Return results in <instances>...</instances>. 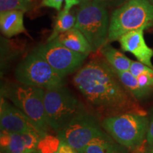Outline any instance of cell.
I'll list each match as a JSON object with an SVG mask.
<instances>
[{
  "label": "cell",
  "mask_w": 153,
  "mask_h": 153,
  "mask_svg": "<svg viewBox=\"0 0 153 153\" xmlns=\"http://www.w3.org/2000/svg\"><path fill=\"white\" fill-rule=\"evenodd\" d=\"M75 87L91 106L110 116L142 112L106 61L92 60L78 70Z\"/></svg>",
  "instance_id": "obj_1"
},
{
  "label": "cell",
  "mask_w": 153,
  "mask_h": 153,
  "mask_svg": "<svg viewBox=\"0 0 153 153\" xmlns=\"http://www.w3.org/2000/svg\"><path fill=\"white\" fill-rule=\"evenodd\" d=\"M150 120L143 111L107 116L101 126L113 139L128 150L139 148L147 136Z\"/></svg>",
  "instance_id": "obj_2"
},
{
  "label": "cell",
  "mask_w": 153,
  "mask_h": 153,
  "mask_svg": "<svg viewBox=\"0 0 153 153\" xmlns=\"http://www.w3.org/2000/svg\"><path fill=\"white\" fill-rule=\"evenodd\" d=\"M153 25V5L149 0H128L113 11L108 28V41H116L124 34Z\"/></svg>",
  "instance_id": "obj_3"
},
{
  "label": "cell",
  "mask_w": 153,
  "mask_h": 153,
  "mask_svg": "<svg viewBox=\"0 0 153 153\" xmlns=\"http://www.w3.org/2000/svg\"><path fill=\"white\" fill-rule=\"evenodd\" d=\"M76 19L74 27L85 36L94 51L106 45L110 22L106 8L94 0L81 3Z\"/></svg>",
  "instance_id": "obj_4"
},
{
  "label": "cell",
  "mask_w": 153,
  "mask_h": 153,
  "mask_svg": "<svg viewBox=\"0 0 153 153\" xmlns=\"http://www.w3.org/2000/svg\"><path fill=\"white\" fill-rule=\"evenodd\" d=\"M45 89L23 84L5 86L1 93L14 106L26 115L39 128L48 133L51 128L45 116L44 97Z\"/></svg>",
  "instance_id": "obj_5"
},
{
  "label": "cell",
  "mask_w": 153,
  "mask_h": 153,
  "mask_svg": "<svg viewBox=\"0 0 153 153\" xmlns=\"http://www.w3.org/2000/svg\"><path fill=\"white\" fill-rule=\"evenodd\" d=\"M44 106L48 123L56 133L85 110L81 103L64 86L45 90Z\"/></svg>",
  "instance_id": "obj_6"
},
{
  "label": "cell",
  "mask_w": 153,
  "mask_h": 153,
  "mask_svg": "<svg viewBox=\"0 0 153 153\" xmlns=\"http://www.w3.org/2000/svg\"><path fill=\"white\" fill-rule=\"evenodd\" d=\"M19 83L48 90L64 86V77L58 74L50 64L35 51L19 63L15 70Z\"/></svg>",
  "instance_id": "obj_7"
},
{
  "label": "cell",
  "mask_w": 153,
  "mask_h": 153,
  "mask_svg": "<svg viewBox=\"0 0 153 153\" xmlns=\"http://www.w3.org/2000/svg\"><path fill=\"white\" fill-rule=\"evenodd\" d=\"M102 128L93 115L84 110L57 133V137L79 152L91 143L111 137Z\"/></svg>",
  "instance_id": "obj_8"
},
{
  "label": "cell",
  "mask_w": 153,
  "mask_h": 153,
  "mask_svg": "<svg viewBox=\"0 0 153 153\" xmlns=\"http://www.w3.org/2000/svg\"><path fill=\"white\" fill-rule=\"evenodd\" d=\"M34 51L64 78L81 68L88 56L68 48L56 39L39 45Z\"/></svg>",
  "instance_id": "obj_9"
},
{
  "label": "cell",
  "mask_w": 153,
  "mask_h": 153,
  "mask_svg": "<svg viewBox=\"0 0 153 153\" xmlns=\"http://www.w3.org/2000/svg\"><path fill=\"white\" fill-rule=\"evenodd\" d=\"M0 127L1 131L9 133H33L43 137L47 136V133L39 128L22 111L7 102L4 97H1Z\"/></svg>",
  "instance_id": "obj_10"
},
{
  "label": "cell",
  "mask_w": 153,
  "mask_h": 153,
  "mask_svg": "<svg viewBox=\"0 0 153 153\" xmlns=\"http://www.w3.org/2000/svg\"><path fill=\"white\" fill-rule=\"evenodd\" d=\"M140 28L124 34L118 40L123 51L129 52L145 65L153 68V50L147 45L144 38V30Z\"/></svg>",
  "instance_id": "obj_11"
},
{
  "label": "cell",
  "mask_w": 153,
  "mask_h": 153,
  "mask_svg": "<svg viewBox=\"0 0 153 153\" xmlns=\"http://www.w3.org/2000/svg\"><path fill=\"white\" fill-rule=\"evenodd\" d=\"M43 137L36 133L1 131V148L5 153H35Z\"/></svg>",
  "instance_id": "obj_12"
},
{
  "label": "cell",
  "mask_w": 153,
  "mask_h": 153,
  "mask_svg": "<svg viewBox=\"0 0 153 153\" xmlns=\"http://www.w3.org/2000/svg\"><path fill=\"white\" fill-rule=\"evenodd\" d=\"M24 14L22 11H7L0 14L1 31L7 37L10 38L26 30L24 24Z\"/></svg>",
  "instance_id": "obj_13"
},
{
  "label": "cell",
  "mask_w": 153,
  "mask_h": 153,
  "mask_svg": "<svg viewBox=\"0 0 153 153\" xmlns=\"http://www.w3.org/2000/svg\"><path fill=\"white\" fill-rule=\"evenodd\" d=\"M55 39L74 52L89 55L94 51L85 36L74 27L60 34Z\"/></svg>",
  "instance_id": "obj_14"
},
{
  "label": "cell",
  "mask_w": 153,
  "mask_h": 153,
  "mask_svg": "<svg viewBox=\"0 0 153 153\" xmlns=\"http://www.w3.org/2000/svg\"><path fill=\"white\" fill-rule=\"evenodd\" d=\"M106 61L114 70L118 72L129 71L132 60L111 45H105L101 49Z\"/></svg>",
  "instance_id": "obj_15"
},
{
  "label": "cell",
  "mask_w": 153,
  "mask_h": 153,
  "mask_svg": "<svg viewBox=\"0 0 153 153\" xmlns=\"http://www.w3.org/2000/svg\"><path fill=\"white\" fill-rule=\"evenodd\" d=\"M115 72L126 90L135 98L142 99L150 93V91L143 89L140 85L137 78L133 76L129 71L118 72L115 70Z\"/></svg>",
  "instance_id": "obj_16"
},
{
  "label": "cell",
  "mask_w": 153,
  "mask_h": 153,
  "mask_svg": "<svg viewBox=\"0 0 153 153\" xmlns=\"http://www.w3.org/2000/svg\"><path fill=\"white\" fill-rule=\"evenodd\" d=\"M127 150L111 137L91 143L79 153H128Z\"/></svg>",
  "instance_id": "obj_17"
},
{
  "label": "cell",
  "mask_w": 153,
  "mask_h": 153,
  "mask_svg": "<svg viewBox=\"0 0 153 153\" xmlns=\"http://www.w3.org/2000/svg\"><path fill=\"white\" fill-rule=\"evenodd\" d=\"M76 17L70 14V11L65 9L59 11L54 25L53 32L48 38L47 42H51L55 39L60 34L68 31L74 28L76 24Z\"/></svg>",
  "instance_id": "obj_18"
},
{
  "label": "cell",
  "mask_w": 153,
  "mask_h": 153,
  "mask_svg": "<svg viewBox=\"0 0 153 153\" xmlns=\"http://www.w3.org/2000/svg\"><path fill=\"white\" fill-rule=\"evenodd\" d=\"M30 5L31 0H0V11L18 10L25 12L30 9Z\"/></svg>",
  "instance_id": "obj_19"
},
{
  "label": "cell",
  "mask_w": 153,
  "mask_h": 153,
  "mask_svg": "<svg viewBox=\"0 0 153 153\" xmlns=\"http://www.w3.org/2000/svg\"><path fill=\"white\" fill-rule=\"evenodd\" d=\"M140 85L143 89L151 91L153 89V68H149L140 75L137 76Z\"/></svg>",
  "instance_id": "obj_20"
},
{
  "label": "cell",
  "mask_w": 153,
  "mask_h": 153,
  "mask_svg": "<svg viewBox=\"0 0 153 153\" xmlns=\"http://www.w3.org/2000/svg\"><path fill=\"white\" fill-rule=\"evenodd\" d=\"M94 1L106 9H118L127 2L128 0H94Z\"/></svg>",
  "instance_id": "obj_21"
},
{
  "label": "cell",
  "mask_w": 153,
  "mask_h": 153,
  "mask_svg": "<svg viewBox=\"0 0 153 153\" xmlns=\"http://www.w3.org/2000/svg\"><path fill=\"white\" fill-rule=\"evenodd\" d=\"M149 68H150V67L145 65V64L139 62V61L138 62H137V61H132L129 72H131L133 76L137 77V76L140 75V74L143 73L145 71H146Z\"/></svg>",
  "instance_id": "obj_22"
},
{
  "label": "cell",
  "mask_w": 153,
  "mask_h": 153,
  "mask_svg": "<svg viewBox=\"0 0 153 153\" xmlns=\"http://www.w3.org/2000/svg\"><path fill=\"white\" fill-rule=\"evenodd\" d=\"M63 1L64 0H43L41 1V7L53 8L60 11H61Z\"/></svg>",
  "instance_id": "obj_23"
},
{
  "label": "cell",
  "mask_w": 153,
  "mask_h": 153,
  "mask_svg": "<svg viewBox=\"0 0 153 153\" xmlns=\"http://www.w3.org/2000/svg\"><path fill=\"white\" fill-rule=\"evenodd\" d=\"M56 152L57 153H79L70 145L61 142H60V145Z\"/></svg>",
  "instance_id": "obj_24"
},
{
  "label": "cell",
  "mask_w": 153,
  "mask_h": 153,
  "mask_svg": "<svg viewBox=\"0 0 153 153\" xmlns=\"http://www.w3.org/2000/svg\"><path fill=\"white\" fill-rule=\"evenodd\" d=\"M146 140L150 146L153 145V116L152 118H151L150 123H149L148 131V133H147L146 136Z\"/></svg>",
  "instance_id": "obj_25"
},
{
  "label": "cell",
  "mask_w": 153,
  "mask_h": 153,
  "mask_svg": "<svg viewBox=\"0 0 153 153\" xmlns=\"http://www.w3.org/2000/svg\"><path fill=\"white\" fill-rule=\"evenodd\" d=\"M81 1L82 0H65V4L64 9L66 11H70L72 7L77 4H80Z\"/></svg>",
  "instance_id": "obj_26"
},
{
  "label": "cell",
  "mask_w": 153,
  "mask_h": 153,
  "mask_svg": "<svg viewBox=\"0 0 153 153\" xmlns=\"http://www.w3.org/2000/svg\"><path fill=\"white\" fill-rule=\"evenodd\" d=\"M149 153H153V145L150 146V151H149Z\"/></svg>",
  "instance_id": "obj_27"
},
{
  "label": "cell",
  "mask_w": 153,
  "mask_h": 153,
  "mask_svg": "<svg viewBox=\"0 0 153 153\" xmlns=\"http://www.w3.org/2000/svg\"><path fill=\"white\" fill-rule=\"evenodd\" d=\"M91 1V0H82L81 3H83V2H87V1Z\"/></svg>",
  "instance_id": "obj_28"
},
{
  "label": "cell",
  "mask_w": 153,
  "mask_h": 153,
  "mask_svg": "<svg viewBox=\"0 0 153 153\" xmlns=\"http://www.w3.org/2000/svg\"><path fill=\"white\" fill-rule=\"evenodd\" d=\"M149 1H150V2L153 5V0H149Z\"/></svg>",
  "instance_id": "obj_29"
},
{
  "label": "cell",
  "mask_w": 153,
  "mask_h": 153,
  "mask_svg": "<svg viewBox=\"0 0 153 153\" xmlns=\"http://www.w3.org/2000/svg\"><path fill=\"white\" fill-rule=\"evenodd\" d=\"M53 153H57V152H56V151H55V152H53Z\"/></svg>",
  "instance_id": "obj_30"
},
{
  "label": "cell",
  "mask_w": 153,
  "mask_h": 153,
  "mask_svg": "<svg viewBox=\"0 0 153 153\" xmlns=\"http://www.w3.org/2000/svg\"><path fill=\"white\" fill-rule=\"evenodd\" d=\"M1 153H3V152H1Z\"/></svg>",
  "instance_id": "obj_31"
},
{
  "label": "cell",
  "mask_w": 153,
  "mask_h": 153,
  "mask_svg": "<svg viewBox=\"0 0 153 153\" xmlns=\"http://www.w3.org/2000/svg\"></svg>",
  "instance_id": "obj_32"
}]
</instances>
